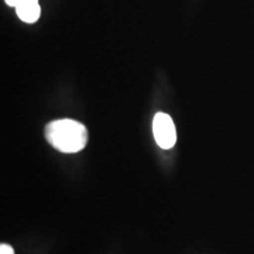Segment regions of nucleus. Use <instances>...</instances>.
<instances>
[{
  "instance_id": "obj_1",
  "label": "nucleus",
  "mask_w": 254,
  "mask_h": 254,
  "mask_svg": "<svg viewBox=\"0 0 254 254\" xmlns=\"http://www.w3.org/2000/svg\"><path fill=\"white\" fill-rule=\"evenodd\" d=\"M49 144L63 153H77L88 141L87 128L81 123L72 119L55 120L45 128Z\"/></svg>"
},
{
  "instance_id": "obj_2",
  "label": "nucleus",
  "mask_w": 254,
  "mask_h": 254,
  "mask_svg": "<svg viewBox=\"0 0 254 254\" xmlns=\"http://www.w3.org/2000/svg\"><path fill=\"white\" fill-rule=\"evenodd\" d=\"M153 134L157 144L164 150H170L176 145V126L168 114L163 112L155 114L153 119Z\"/></svg>"
},
{
  "instance_id": "obj_3",
  "label": "nucleus",
  "mask_w": 254,
  "mask_h": 254,
  "mask_svg": "<svg viewBox=\"0 0 254 254\" xmlns=\"http://www.w3.org/2000/svg\"><path fill=\"white\" fill-rule=\"evenodd\" d=\"M18 17L27 24H33L40 17V5L38 0H21L17 7Z\"/></svg>"
},
{
  "instance_id": "obj_4",
  "label": "nucleus",
  "mask_w": 254,
  "mask_h": 254,
  "mask_svg": "<svg viewBox=\"0 0 254 254\" xmlns=\"http://www.w3.org/2000/svg\"><path fill=\"white\" fill-rule=\"evenodd\" d=\"M0 254H14L13 247L7 245V244H1L0 245Z\"/></svg>"
},
{
  "instance_id": "obj_5",
  "label": "nucleus",
  "mask_w": 254,
  "mask_h": 254,
  "mask_svg": "<svg viewBox=\"0 0 254 254\" xmlns=\"http://www.w3.org/2000/svg\"><path fill=\"white\" fill-rule=\"evenodd\" d=\"M21 0H5V2L11 7H17V6L20 4Z\"/></svg>"
}]
</instances>
